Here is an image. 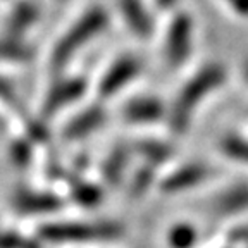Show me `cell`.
Instances as JSON below:
<instances>
[{
	"instance_id": "cell-9",
	"label": "cell",
	"mask_w": 248,
	"mask_h": 248,
	"mask_svg": "<svg viewBox=\"0 0 248 248\" xmlns=\"http://www.w3.org/2000/svg\"><path fill=\"white\" fill-rule=\"evenodd\" d=\"M166 114L164 110V104L159 98L154 97H141L131 100L129 104H126L123 110V116L129 123H155Z\"/></svg>"
},
{
	"instance_id": "cell-12",
	"label": "cell",
	"mask_w": 248,
	"mask_h": 248,
	"mask_svg": "<svg viewBox=\"0 0 248 248\" xmlns=\"http://www.w3.org/2000/svg\"><path fill=\"white\" fill-rule=\"evenodd\" d=\"M217 212L221 214H238L248 209V185L232 186L231 190L226 191L222 197H219L216 203Z\"/></svg>"
},
{
	"instance_id": "cell-2",
	"label": "cell",
	"mask_w": 248,
	"mask_h": 248,
	"mask_svg": "<svg viewBox=\"0 0 248 248\" xmlns=\"http://www.w3.org/2000/svg\"><path fill=\"white\" fill-rule=\"evenodd\" d=\"M108 16L104 7H92L73 23V26L61 36L59 43L52 50V66L61 67L74 57L93 38H97L107 28Z\"/></svg>"
},
{
	"instance_id": "cell-8",
	"label": "cell",
	"mask_w": 248,
	"mask_h": 248,
	"mask_svg": "<svg viewBox=\"0 0 248 248\" xmlns=\"http://www.w3.org/2000/svg\"><path fill=\"white\" fill-rule=\"evenodd\" d=\"M209 178V169L203 164H185L172 170L169 176L162 181V190L166 193H178L183 190L195 188L200 183Z\"/></svg>"
},
{
	"instance_id": "cell-16",
	"label": "cell",
	"mask_w": 248,
	"mask_h": 248,
	"mask_svg": "<svg viewBox=\"0 0 248 248\" xmlns=\"http://www.w3.org/2000/svg\"><path fill=\"white\" fill-rule=\"evenodd\" d=\"M195 243H197V231L193 226L181 222L169 231L170 248H191Z\"/></svg>"
},
{
	"instance_id": "cell-11",
	"label": "cell",
	"mask_w": 248,
	"mask_h": 248,
	"mask_svg": "<svg viewBox=\"0 0 248 248\" xmlns=\"http://www.w3.org/2000/svg\"><path fill=\"white\" fill-rule=\"evenodd\" d=\"M14 205L24 214H43L54 212L61 207V200L55 195L38 193V191H21L16 195Z\"/></svg>"
},
{
	"instance_id": "cell-18",
	"label": "cell",
	"mask_w": 248,
	"mask_h": 248,
	"mask_svg": "<svg viewBox=\"0 0 248 248\" xmlns=\"http://www.w3.org/2000/svg\"><path fill=\"white\" fill-rule=\"evenodd\" d=\"M0 248H36V245L17 232H0Z\"/></svg>"
},
{
	"instance_id": "cell-19",
	"label": "cell",
	"mask_w": 248,
	"mask_h": 248,
	"mask_svg": "<svg viewBox=\"0 0 248 248\" xmlns=\"http://www.w3.org/2000/svg\"><path fill=\"white\" fill-rule=\"evenodd\" d=\"M12 160L19 167H24L30 162V147L26 143H16L12 147Z\"/></svg>"
},
{
	"instance_id": "cell-14",
	"label": "cell",
	"mask_w": 248,
	"mask_h": 248,
	"mask_svg": "<svg viewBox=\"0 0 248 248\" xmlns=\"http://www.w3.org/2000/svg\"><path fill=\"white\" fill-rule=\"evenodd\" d=\"M221 150L234 162L248 164V140L234 135L224 136L221 140Z\"/></svg>"
},
{
	"instance_id": "cell-5",
	"label": "cell",
	"mask_w": 248,
	"mask_h": 248,
	"mask_svg": "<svg viewBox=\"0 0 248 248\" xmlns=\"http://www.w3.org/2000/svg\"><path fill=\"white\" fill-rule=\"evenodd\" d=\"M141 73V61L131 54H126L108 66V69L104 73L98 83V97L110 98L123 92L129 83L138 78Z\"/></svg>"
},
{
	"instance_id": "cell-7",
	"label": "cell",
	"mask_w": 248,
	"mask_h": 248,
	"mask_svg": "<svg viewBox=\"0 0 248 248\" xmlns=\"http://www.w3.org/2000/svg\"><path fill=\"white\" fill-rule=\"evenodd\" d=\"M119 12L128 30L138 38H148L154 31L152 14L143 0H119Z\"/></svg>"
},
{
	"instance_id": "cell-15",
	"label": "cell",
	"mask_w": 248,
	"mask_h": 248,
	"mask_svg": "<svg viewBox=\"0 0 248 248\" xmlns=\"http://www.w3.org/2000/svg\"><path fill=\"white\" fill-rule=\"evenodd\" d=\"M31 57V50L26 45L19 42L16 36H9V38L0 40V59L12 62H21L28 61Z\"/></svg>"
},
{
	"instance_id": "cell-17",
	"label": "cell",
	"mask_w": 248,
	"mask_h": 248,
	"mask_svg": "<svg viewBox=\"0 0 248 248\" xmlns=\"http://www.w3.org/2000/svg\"><path fill=\"white\" fill-rule=\"evenodd\" d=\"M138 148L141 150V155L150 160L152 166L159 159L164 160L170 155V150L167 148V145H160V143H140Z\"/></svg>"
},
{
	"instance_id": "cell-22",
	"label": "cell",
	"mask_w": 248,
	"mask_h": 248,
	"mask_svg": "<svg viewBox=\"0 0 248 248\" xmlns=\"http://www.w3.org/2000/svg\"><path fill=\"white\" fill-rule=\"evenodd\" d=\"M247 76H248V67H247Z\"/></svg>"
},
{
	"instance_id": "cell-10",
	"label": "cell",
	"mask_w": 248,
	"mask_h": 248,
	"mask_svg": "<svg viewBox=\"0 0 248 248\" xmlns=\"http://www.w3.org/2000/svg\"><path fill=\"white\" fill-rule=\"evenodd\" d=\"M104 119H105L104 108L98 107V105L88 107L85 112L78 114V116L67 124L66 129H64V136H66V140L85 138L86 135H90V133H93L95 129L100 128Z\"/></svg>"
},
{
	"instance_id": "cell-3",
	"label": "cell",
	"mask_w": 248,
	"mask_h": 248,
	"mask_svg": "<svg viewBox=\"0 0 248 248\" xmlns=\"http://www.w3.org/2000/svg\"><path fill=\"white\" fill-rule=\"evenodd\" d=\"M123 228L116 222H97V224H46L40 229V236L52 243H85L93 240H114L121 236Z\"/></svg>"
},
{
	"instance_id": "cell-21",
	"label": "cell",
	"mask_w": 248,
	"mask_h": 248,
	"mask_svg": "<svg viewBox=\"0 0 248 248\" xmlns=\"http://www.w3.org/2000/svg\"><path fill=\"white\" fill-rule=\"evenodd\" d=\"M178 0H154V4L157 9H162V11H170L174 7Z\"/></svg>"
},
{
	"instance_id": "cell-4",
	"label": "cell",
	"mask_w": 248,
	"mask_h": 248,
	"mask_svg": "<svg viewBox=\"0 0 248 248\" xmlns=\"http://www.w3.org/2000/svg\"><path fill=\"white\" fill-rule=\"evenodd\" d=\"M193 45V19L186 12H178L167 28L164 40V57L170 67L181 66L190 57Z\"/></svg>"
},
{
	"instance_id": "cell-6",
	"label": "cell",
	"mask_w": 248,
	"mask_h": 248,
	"mask_svg": "<svg viewBox=\"0 0 248 248\" xmlns=\"http://www.w3.org/2000/svg\"><path fill=\"white\" fill-rule=\"evenodd\" d=\"M86 90V81L81 78H71V79H64L59 81L50 88V92L46 93L45 104H43V116L50 117L57 114L61 108L66 105H71L76 102L78 98H81V95Z\"/></svg>"
},
{
	"instance_id": "cell-20",
	"label": "cell",
	"mask_w": 248,
	"mask_h": 248,
	"mask_svg": "<svg viewBox=\"0 0 248 248\" xmlns=\"http://www.w3.org/2000/svg\"><path fill=\"white\" fill-rule=\"evenodd\" d=\"M228 5L240 16H248V0H226Z\"/></svg>"
},
{
	"instance_id": "cell-1",
	"label": "cell",
	"mask_w": 248,
	"mask_h": 248,
	"mask_svg": "<svg viewBox=\"0 0 248 248\" xmlns=\"http://www.w3.org/2000/svg\"><path fill=\"white\" fill-rule=\"evenodd\" d=\"M226 79V71L222 66L209 64V66L198 69L193 76L186 81V85L179 90L178 98L174 100L169 112L170 128L176 133H183L188 129L191 117L197 112L198 105L222 86Z\"/></svg>"
},
{
	"instance_id": "cell-13",
	"label": "cell",
	"mask_w": 248,
	"mask_h": 248,
	"mask_svg": "<svg viewBox=\"0 0 248 248\" xmlns=\"http://www.w3.org/2000/svg\"><path fill=\"white\" fill-rule=\"evenodd\" d=\"M38 11L33 4L30 2H21L19 5H16V9L12 11L11 19H9V31H11V36H17L21 33L28 30L31 24L35 23Z\"/></svg>"
}]
</instances>
